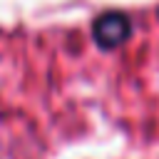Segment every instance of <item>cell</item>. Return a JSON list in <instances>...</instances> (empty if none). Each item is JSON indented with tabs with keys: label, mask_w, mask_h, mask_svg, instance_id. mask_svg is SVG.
Masks as SVG:
<instances>
[{
	"label": "cell",
	"mask_w": 159,
	"mask_h": 159,
	"mask_svg": "<svg viewBox=\"0 0 159 159\" xmlns=\"http://www.w3.org/2000/svg\"><path fill=\"white\" fill-rule=\"evenodd\" d=\"M94 32H97V37H99L104 45H117V42L127 35V20L119 17V15H107V17H102V20L97 22Z\"/></svg>",
	"instance_id": "6da1fadb"
}]
</instances>
